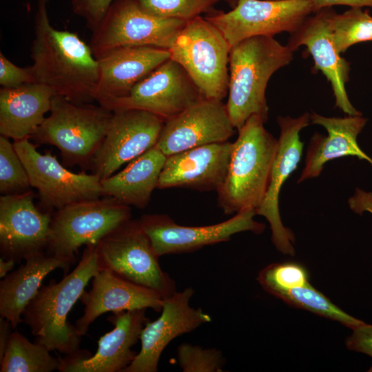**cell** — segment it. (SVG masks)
I'll use <instances>...</instances> for the list:
<instances>
[{
	"instance_id": "cell-32",
	"label": "cell",
	"mask_w": 372,
	"mask_h": 372,
	"mask_svg": "<svg viewBox=\"0 0 372 372\" xmlns=\"http://www.w3.org/2000/svg\"><path fill=\"white\" fill-rule=\"evenodd\" d=\"M27 171L19 156L14 143L0 136V193L14 194L30 190Z\"/></svg>"
},
{
	"instance_id": "cell-17",
	"label": "cell",
	"mask_w": 372,
	"mask_h": 372,
	"mask_svg": "<svg viewBox=\"0 0 372 372\" xmlns=\"http://www.w3.org/2000/svg\"><path fill=\"white\" fill-rule=\"evenodd\" d=\"M146 309L112 313L107 320L114 329L102 335L94 355L79 349L61 358V372H123L133 361L136 352L132 347L140 340L142 330L149 319Z\"/></svg>"
},
{
	"instance_id": "cell-24",
	"label": "cell",
	"mask_w": 372,
	"mask_h": 372,
	"mask_svg": "<svg viewBox=\"0 0 372 372\" xmlns=\"http://www.w3.org/2000/svg\"><path fill=\"white\" fill-rule=\"evenodd\" d=\"M366 121L362 114L344 118L311 114V123L324 127L328 134L324 136L316 134L311 138L298 183L318 176L326 163L343 156H356L372 165V158L361 149L357 141Z\"/></svg>"
},
{
	"instance_id": "cell-35",
	"label": "cell",
	"mask_w": 372,
	"mask_h": 372,
	"mask_svg": "<svg viewBox=\"0 0 372 372\" xmlns=\"http://www.w3.org/2000/svg\"><path fill=\"white\" fill-rule=\"evenodd\" d=\"M114 0H72L74 13L85 21L93 32L103 19Z\"/></svg>"
},
{
	"instance_id": "cell-13",
	"label": "cell",
	"mask_w": 372,
	"mask_h": 372,
	"mask_svg": "<svg viewBox=\"0 0 372 372\" xmlns=\"http://www.w3.org/2000/svg\"><path fill=\"white\" fill-rule=\"evenodd\" d=\"M254 210L243 211L220 223L184 226L166 214H146L138 220L158 257L195 251L207 245L227 242L237 233H262L265 225L254 219Z\"/></svg>"
},
{
	"instance_id": "cell-40",
	"label": "cell",
	"mask_w": 372,
	"mask_h": 372,
	"mask_svg": "<svg viewBox=\"0 0 372 372\" xmlns=\"http://www.w3.org/2000/svg\"><path fill=\"white\" fill-rule=\"evenodd\" d=\"M16 262L13 260H6L1 257L0 258V278H4L8 272L12 271Z\"/></svg>"
},
{
	"instance_id": "cell-42",
	"label": "cell",
	"mask_w": 372,
	"mask_h": 372,
	"mask_svg": "<svg viewBox=\"0 0 372 372\" xmlns=\"http://www.w3.org/2000/svg\"><path fill=\"white\" fill-rule=\"evenodd\" d=\"M271 1H278V0H271Z\"/></svg>"
},
{
	"instance_id": "cell-23",
	"label": "cell",
	"mask_w": 372,
	"mask_h": 372,
	"mask_svg": "<svg viewBox=\"0 0 372 372\" xmlns=\"http://www.w3.org/2000/svg\"><path fill=\"white\" fill-rule=\"evenodd\" d=\"M169 59L168 49L154 46H123L110 50L97 59L99 78L94 101L103 106L126 96Z\"/></svg>"
},
{
	"instance_id": "cell-41",
	"label": "cell",
	"mask_w": 372,
	"mask_h": 372,
	"mask_svg": "<svg viewBox=\"0 0 372 372\" xmlns=\"http://www.w3.org/2000/svg\"><path fill=\"white\" fill-rule=\"evenodd\" d=\"M221 1H225L231 8H233L236 6L238 1V0H221Z\"/></svg>"
},
{
	"instance_id": "cell-22",
	"label": "cell",
	"mask_w": 372,
	"mask_h": 372,
	"mask_svg": "<svg viewBox=\"0 0 372 372\" xmlns=\"http://www.w3.org/2000/svg\"><path fill=\"white\" fill-rule=\"evenodd\" d=\"M83 313L75 322L83 336L91 324L106 312L152 309L161 312L163 298L154 291L127 280L112 271L99 269L92 279V287L80 299Z\"/></svg>"
},
{
	"instance_id": "cell-9",
	"label": "cell",
	"mask_w": 372,
	"mask_h": 372,
	"mask_svg": "<svg viewBox=\"0 0 372 372\" xmlns=\"http://www.w3.org/2000/svg\"><path fill=\"white\" fill-rule=\"evenodd\" d=\"M187 22L150 14L137 0H114L92 32L90 46L96 59L123 46L169 49Z\"/></svg>"
},
{
	"instance_id": "cell-26",
	"label": "cell",
	"mask_w": 372,
	"mask_h": 372,
	"mask_svg": "<svg viewBox=\"0 0 372 372\" xmlns=\"http://www.w3.org/2000/svg\"><path fill=\"white\" fill-rule=\"evenodd\" d=\"M72 265L45 252L30 256L0 282V316L13 329L23 322V313L34 298L45 278L56 269L67 274Z\"/></svg>"
},
{
	"instance_id": "cell-19",
	"label": "cell",
	"mask_w": 372,
	"mask_h": 372,
	"mask_svg": "<svg viewBox=\"0 0 372 372\" xmlns=\"http://www.w3.org/2000/svg\"><path fill=\"white\" fill-rule=\"evenodd\" d=\"M234 130L226 104L204 98L165 121L155 147L169 156L196 147L228 141Z\"/></svg>"
},
{
	"instance_id": "cell-39",
	"label": "cell",
	"mask_w": 372,
	"mask_h": 372,
	"mask_svg": "<svg viewBox=\"0 0 372 372\" xmlns=\"http://www.w3.org/2000/svg\"><path fill=\"white\" fill-rule=\"evenodd\" d=\"M12 324L6 319L0 318V360L3 358L12 333Z\"/></svg>"
},
{
	"instance_id": "cell-27",
	"label": "cell",
	"mask_w": 372,
	"mask_h": 372,
	"mask_svg": "<svg viewBox=\"0 0 372 372\" xmlns=\"http://www.w3.org/2000/svg\"><path fill=\"white\" fill-rule=\"evenodd\" d=\"M166 159L167 156L159 149L152 147L130 161L123 170L101 180L103 196L143 209L157 188Z\"/></svg>"
},
{
	"instance_id": "cell-18",
	"label": "cell",
	"mask_w": 372,
	"mask_h": 372,
	"mask_svg": "<svg viewBox=\"0 0 372 372\" xmlns=\"http://www.w3.org/2000/svg\"><path fill=\"white\" fill-rule=\"evenodd\" d=\"M311 115L304 113L298 118L278 116L280 132L278 147L273 161L269 185L256 215L264 216L270 225L271 240L276 248L284 254L293 256L294 236L281 220L278 198L281 187L300 161L303 143L300 139V131L309 125Z\"/></svg>"
},
{
	"instance_id": "cell-6",
	"label": "cell",
	"mask_w": 372,
	"mask_h": 372,
	"mask_svg": "<svg viewBox=\"0 0 372 372\" xmlns=\"http://www.w3.org/2000/svg\"><path fill=\"white\" fill-rule=\"evenodd\" d=\"M230 49L220 31L198 16L187 22L168 50L203 98L222 101L228 92Z\"/></svg>"
},
{
	"instance_id": "cell-38",
	"label": "cell",
	"mask_w": 372,
	"mask_h": 372,
	"mask_svg": "<svg viewBox=\"0 0 372 372\" xmlns=\"http://www.w3.org/2000/svg\"><path fill=\"white\" fill-rule=\"evenodd\" d=\"M313 12H317L324 8H331L333 6H347L350 8H371L372 0H311Z\"/></svg>"
},
{
	"instance_id": "cell-11",
	"label": "cell",
	"mask_w": 372,
	"mask_h": 372,
	"mask_svg": "<svg viewBox=\"0 0 372 372\" xmlns=\"http://www.w3.org/2000/svg\"><path fill=\"white\" fill-rule=\"evenodd\" d=\"M311 0H238L227 12H218L205 18L223 34L231 48L256 36L296 31L311 16Z\"/></svg>"
},
{
	"instance_id": "cell-15",
	"label": "cell",
	"mask_w": 372,
	"mask_h": 372,
	"mask_svg": "<svg viewBox=\"0 0 372 372\" xmlns=\"http://www.w3.org/2000/svg\"><path fill=\"white\" fill-rule=\"evenodd\" d=\"M35 194L25 192L0 197V253L1 258L20 262L45 252L53 212L37 207Z\"/></svg>"
},
{
	"instance_id": "cell-16",
	"label": "cell",
	"mask_w": 372,
	"mask_h": 372,
	"mask_svg": "<svg viewBox=\"0 0 372 372\" xmlns=\"http://www.w3.org/2000/svg\"><path fill=\"white\" fill-rule=\"evenodd\" d=\"M194 293L187 287L163 299L161 316L146 323L140 336L141 349L123 372H156L161 355L171 341L211 321L202 309L189 305Z\"/></svg>"
},
{
	"instance_id": "cell-34",
	"label": "cell",
	"mask_w": 372,
	"mask_h": 372,
	"mask_svg": "<svg viewBox=\"0 0 372 372\" xmlns=\"http://www.w3.org/2000/svg\"><path fill=\"white\" fill-rule=\"evenodd\" d=\"M177 361L183 372H220L225 364L220 350L188 343L178 347Z\"/></svg>"
},
{
	"instance_id": "cell-2",
	"label": "cell",
	"mask_w": 372,
	"mask_h": 372,
	"mask_svg": "<svg viewBox=\"0 0 372 372\" xmlns=\"http://www.w3.org/2000/svg\"><path fill=\"white\" fill-rule=\"evenodd\" d=\"M99 271L96 245H88L74 270L60 281L51 280L40 288L22 316L23 322L35 337V342L50 351H57L65 355L80 349L82 336L67 318L89 281Z\"/></svg>"
},
{
	"instance_id": "cell-29",
	"label": "cell",
	"mask_w": 372,
	"mask_h": 372,
	"mask_svg": "<svg viewBox=\"0 0 372 372\" xmlns=\"http://www.w3.org/2000/svg\"><path fill=\"white\" fill-rule=\"evenodd\" d=\"M329 27L340 54L356 43L372 41V16L363 8H350L340 14L333 10Z\"/></svg>"
},
{
	"instance_id": "cell-33",
	"label": "cell",
	"mask_w": 372,
	"mask_h": 372,
	"mask_svg": "<svg viewBox=\"0 0 372 372\" xmlns=\"http://www.w3.org/2000/svg\"><path fill=\"white\" fill-rule=\"evenodd\" d=\"M221 0H137L145 11L154 15L188 21L209 12Z\"/></svg>"
},
{
	"instance_id": "cell-12",
	"label": "cell",
	"mask_w": 372,
	"mask_h": 372,
	"mask_svg": "<svg viewBox=\"0 0 372 372\" xmlns=\"http://www.w3.org/2000/svg\"><path fill=\"white\" fill-rule=\"evenodd\" d=\"M204 99L183 68L169 59L138 82L125 96L103 107L114 112L136 109L153 113L165 121Z\"/></svg>"
},
{
	"instance_id": "cell-5",
	"label": "cell",
	"mask_w": 372,
	"mask_h": 372,
	"mask_svg": "<svg viewBox=\"0 0 372 372\" xmlns=\"http://www.w3.org/2000/svg\"><path fill=\"white\" fill-rule=\"evenodd\" d=\"M112 114L99 104L76 103L55 95L49 116L32 138L39 143L56 147L64 166L90 168Z\"/></svg>"
},
{
	"instance_id": "cell-20",
	"label": "cell",
	"mask_w": 372,
	"mask_h": 372,
	"mask_svg": "<svg viewBox=\"0 0 372 372\" xmlns=\"http://www.w3.org/2000/svg\"><path fill=\"white\" fill-rule=\"evenodd\" d=\"M332 10L331 8H324L309 16L291 34L287 45L293 51L306 46L314 61V68L321 71L331 83L335 106L349 116L361 115L347 93L350 65L340 56L332 40L329 27Z\"/></svg>"
},
{
	"instance_id": "cell-37",
	"label": "cell",
	"mask_w": 372,
	"mask_h": 372,
	"mask_svg": "<svg viewBox=\"0 0 372 372\" xmlns=\"http://www.w3.org/2000/svg\"><path fill=\"white\" fill-rule=\"evenodd\" d=\"M352 330V334L346 340L347 347L372 358V324L364 322ZM369 371L372 372V366Z\"/></svg>"
},
{
	"instance_id": "cell-28",
	"label": "cell",
	"mask_w": 372,
	"mask_h": 372,
	"mask_svg": "<svg viewBox=\"0 0 372 372\" xmlns=\"http://www.w3.org/2000/svg\"><path fill=\"white\" fill-rule=\"evenodd\" d=\"M44 345L30 342L14 331L0 360L1 372H52L59 370L61 360L53 357Z\"/></svg>"
},
{
	"instance_id": "cell-3",
	"label": "cell",
	"mask_w": 372,
	"mask_h": 372,
	"mask_svg": "<svg viewBox=\"0 0 372 372\" xmlns=\"http://www.w3.org/2000/svg\"><path fill=\"white\" fill-rule=\"evenodd\" d=\"M293 50L273 37L256 36L233 45L229 52L227 110L239 130L253 115L265 123V90L271 76L293 59Z\"/></svg>"
},
{
	"instance_id": "cell-14",
	"label": "cell",
	"mask_w": 372,
	"mask_h": 372,
	"mask_svg": "<svg viewBox=\"0 0 372 372\" xmlns=\"http://www.w3.org/2000/svg\"><path fill=\"white\" fill-rule=\"evenodd\" d=\"M164 123L161 117L144 110L114 111L105 138L92 161V174L101 180L107 178L154 147Z\"/></svg>"
},
{
	"instance_id": "cell-36",
	"label": "cell",
	"mask_w": 372,
	"mask_h": 372,
	"mask_svg": "<svg viewBox=\"0 0 372 372\" xmlns=\"http://www.w3.org/2000/svg\"><path fill=\"white\" fill-rule=\"evenodd\" d=\"M34 82L28 67L20 68L0 52V85L3 88H16Z\"/></svg>"
},
{
	"instance_id": "cell-31",
	"label": "cell",
	"mask_w": 372,
	"mask_h": 372,
	"mask_svg": "<svg viewBox=\"0 0 372 372\" xmlns=\"http://www.w3.org/2000/svg\"><path fill=\"white\" fill-rule=\"evenodd\" d=\"M257 280L268 293L278 298L282 292L309 282L307 269L296 262L273 263L262 269Z\"/></svg>"
},
{
	"instance_id": "cell-25",
	"label": "cell",
	"mask_w": 372,
	"mask_h": 372,
	"mask_svg": "<svg viewBox=\"0 0 372 372\" xmlns=\"http://www.w3.org/2000/svg\"><path fill=\"white\" fill-rule=\"evenodd\" d=\"M55 96L49 87L37 82L0 90V134L14 141L30 138L50 112Z\"/></svg>"
},
{
	"instance_id": "cell-7",
	"label": "cell",
	"mask_w": 372,
	"mask_h": 372,
	"mask_svg": "<svg viewBox=\"0 0 372 372\" xmlns=\"http://www.w3.org/2000/svg\"><path fill=\"white\" fill-rule=\"evenodd\" d=\"M131 217L130 206L107 196L68 205L52 213L45 253L72 265L81 246L97 245Z\"/></svg>"
},
{
	"instance_id": "cell-8",
	"label": "cell",
	"mask_w": 372,
	"mask_h": 372,
	"mask_svg": "<svg viewBox=\"0 0 372 372\" xmlns=\"http://www.w3.org/2000/svg\"><path fill=\"white\" fill-rule=\"evenodd\" d=\"M96 251L99 269L152 289L163 299L177 291L138 219H130L107 234L96 245Z\"/></svg>"
},
{
	"instance_id": "cell-21",
	"label": "cell",
	"mask_w": 372,
	"mask_h": 372,
	"mask_svg": "<svg viewBox=\"0 0 372 372\" xmlns=\"http://www.w3.org/2000/svg\"><path fill=\"white\" fill-rule=\"evenodd\" d=\"M232 148L233 143L226 141L196 147L167 156L157 188L216 191L226 176Z\"/></svg>"
},
{
	"instance_id": "cell-30",
	"label": "cell",
	"mask_w": 372,
	"mask_h": 372,
	"mask_svg": "<svg viewBox=\"0 0 372 372\" xmlns=\"http://www.w3.org/2000/svg\"><path fill=\"white\" fill-rule=\"evenodd\" d=\"M278 298L294 307L337 321L351 329L364 323L334 304L310 282L289 289L279 295Z\"/></svg>"
},
{
	"instance_id": "cell-4",
	"label": "cell",
	"mask_w": 372,
	"mask_h": 372,
	"mask_svg": "<svg viewBox=\"0 0 372 372\" xmlns=\"http://www.w3.org/2000/svg\"><path fill=\"white\" fill-rule=\"evenodd\" d=\"M264 123L253 115L238 130L226 176L216 190L218 205L226 215L256 211L264 200L278 147Z\"/></svg>"
},
{
	"instance_id": "cell-10",
	"label": "cell",
	"mask_w": 372,
	"mask_h": 372,
	"mask_svg": "<svg viewBox=\"0 0 372 372\" xmlns=\"http://www.w3.org/2000/svg\"><path fill=\"white\" fill-rule=\"evenodd\" d=\"M30 138L14 141L28 174L30 186L38 191L42 210L54 212L65 206L104 196L101 179L94 174L74 173L46 151L42 154Z\"/></svg>"
},
{
	"instance_id": "cell-1",
	"label": "cell",
	"mask_w": 372,
	"mask_h": 372,
	"mask_svg": "<svg viewBox=\"0 0 372 372\" xmlns=\"http://www.w3.org/2000/svg\"><path fill=\"white\" fill-rule=\"evenodd\" d=\"M37 1L32 64L28 67L34 82L74 103H92L99 78L97 59L77 34L51 25L48 0Z\"/></svg>"
}]
</instances>
